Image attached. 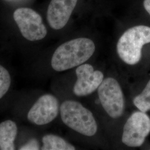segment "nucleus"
I'll list each match as a JSON object with an SVG mask.
<instances>
[{"label": "nucleus", "instance_id": "obj_9", "mask_svg": "<svg viewBox=\"0 0 150 150\" xmlns=\"http://www.w3.org/2000/svg\"><path fill=\"white\" fill-rule=\"evenodd\" d=\"M77 0H51L47 9V20L54 30L64 27L70 19Z\"/></svg>", "mask_w": 150, "mask_h": 150}, {"label": "nucleus", "instance_id": "obj_10", "mask_svg": "<svg viewBox=\"0 0 150 150\" xmlns=\"http://www.w3.org/2000/svg\"><path fill=\"white\" fill-rule=\"evenodd\" d=\"M17 134V127L15 122L6 120L0 123V150H15Z\"/></svg>", "mask_w": 150, "mask_h": 150}, {"label": "nucleus", "instance_id": "obj_15", "mask_svg": "<svg viewBox=\"0 0 150 150\" xmlns=\"http://www.w3.org/2000/svg\"><path fill=\"white\" fill-rule=\"evenodd\" d=\"M144 6L145 10L150 14V0H144Z\"/></svg>", "mask_w": 150, "mask_h": 150}, {"label": "nucleus", "instance_id": "obj_14", "mask_svg": "<svg viewBox=\"0 0 150 150\" xmlns=\"http://www.w3.org/2000/svg\"><path fill=\"white\" fill-rule=\"evenodd\" d=\"M40 149V145L36 139L30 140L27 143L21 146L20 150H38Z\"/></svg>", "mask_w": 150, "mask_h": 150}, {"label": "nucleus", "instance_id": "obj_6", "mask_svg": "<svg viewBox=\"0 0 150 150\" xmlns=\"http://www.w3.org/2000/svg\"><path fill=\"white\" fill-rule=\"evenodd\" d=\"M150 132L149 116L146 112L137 111L131 115L125 123L122 141L129 147H140Z\"/></svg>", "mask_w": 150, "mask_h": 150}, {"label": "nucleus", "instance_id": "obj_13", "mask_svg": "<svg viewBox=\"0 0 150 150\" xmlns=\"http://www.w3.org/2000/svg\"><path fill=\"white\" fill-rule=\"evenodd\" d=\"M11 83V76L8 71L0 65V99L8 91Z\"/></svg>", "mask_w": 150, "mask_h": 150}, {"label": "nucleus", "instance_id": "obj_2", "mask_svg": "<svg viewBox=\"0 0 150 150\" xmlns=\"http://www.w3.org/2000/svg\"><path fill=\"white\" fill-rule=\"evenodd\" d=\"M150 43V27L144 25L131 27L123 33L117 45L120 59L127 64L134 65L139 62L143 46Z\"/></svg>", "mask_w": 150, "mask_h": 150}, {"label": "nucleus", "instance_id": "obj_1", "mask_svg": "<svg viewBox=\"0 0 150 150\" xmlns=\"http://www.w3.org/2000/svg\"><path fill=\"white\" fill-rule=\"evenodd\" d=\"M95 51V43L89 38L70 40L56 50L51 59V66L59 72L74 68L90 59Z\"/></svg>", "mask_w": 150, "mask_h": 150}, {"label": "nucleus", "instance_id": "obj_7", "mask_svg": "<svg viewBox=\"0 0 150 150\" xmlns=\"http://www.w3.org/2000/svg\"><path fill=\"white\" fill-rule=\"evenodd\" d=\"M59 109V102L56 97L51 94L44 95L30 108L27 118L37 125H46L57 116Z\"/></svg>", "mask_w": 150, "mask_h": 150}, {"label": "nucleus", "instance_id": "obj_5", "mask_svg": "<svg viewBox=\"0 0 150 150\" xmlns=\"http://www.w3.org/2000/svg\"><path fill=\"white\" fill-rule=\"evenodd\" d=\"M13 19L22 35L27 40L35 41L46 37L47 31L41 16L31 8H17L13 13Z\"/></svg>", "mask_w": 150, "mask_h": 150}, {"label": "nucleus", "instance_id": "obj_11", "mask_svg": "<svg viewBox=\"0 0 150 150\" xmlns=\"http://www.w3.org/2000/svg\"><path fill=\"white\" fill-rule=\"evenodd\" d=\"M42 150H74L75 147L64 139L54 134H46L42 138Z\"/></svg>", "mask_w": 150, "mask_h": 150}, {"label": "nucleus", "instance_id": "obj_4", "mask_svg": "<svg viewBox=\"0 0 150 150\" xmlns=\"http://www.w3.org/2000/svg\"><path fill=\"white\" fill-rule=\"evenodd\" d=\"M98 97L102 107L112 118L121 117L125 110V98L117 81L112 77L103 80L98 88Z\"/></svg>", "mask_w": 150, "mask_h": 150}, {"label": "nucleus", "instance_id": "obj_3", "mask_svg": "<svg viewBox=\"0 0 150 150\" xmlns=\"http://www.w3.org/2000/svg\"><path fill=\"white\" fill-rule=\"evenodd\" d=\"M60 113L63 122L70 129L87 136L96 133L97 125L92 113L80 103L65 101L60 107Z\"/></svg>", "mask_w": 150, "mask_h": 150}, {"label": "nucleus", "instance_id": "obj_12", "mask_svg": "<svg viewBox=\"0 0 150 150\" xmlns=\"http://www.w3.org/2000/svg\"><path fill=\"white\" fill-rule=\"evenodd\" d=\"M133 102L140 111L146 112L150 110V80L142 93L134 97Z\"/></svg>", "mask_w": 150, "mask_h": 150}, {"label": "nucleus", "instance_id": "obj_8", "mask_svg": "<svg viewBox=\"0 0 150 150\" xmlns=\"http://www.w3.org/2000/svg\"><path fill=\"white\" fill-rule=\"evenodd\" d=\"M77 80L74 92L77 96H87L96 91L103 81V74L100 71H94L90 64L80 65L76 70Z\"/></svg>", "mask_w": 150, "mask_h": 150}]
</instances>
